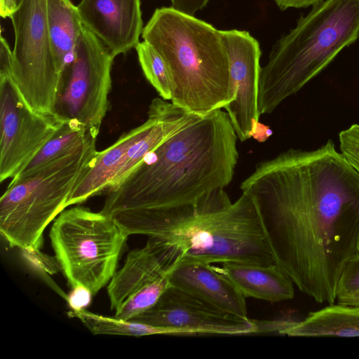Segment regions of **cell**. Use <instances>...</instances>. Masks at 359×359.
Returning a JSON list of instances; mask_svg holds the SVG:
<instances>
[{
    "mask_svg": "<svg viewBox=\"0 0 359 359\" xmlns=\"http://www.w3.org/2000/svg\"><path fill=\"white\" fill-rule=\"evenodd\" d=\"M49 237L68 283L72 287L84 286L95 294L116 271L128 235L109 216L76 206L55 219Z\"/></svg>",
    "mask_w": 359,
    "mask_h": 359,
    "instance_id": "cell-7",
    "label": "cell"
},
{
    "mask_svg": "<svg viewBox=\"0 0 359 359\" xmlns=\"http://www.w3.org/2000/svg\"><path fill=\"white\" fill-rule=\"evenodd\" d=\"M229 62L231 91L235 99L226 110L238 139L251 137L259 123L258 86L261 71L259 43L248 32L221 30Z\"/></svg>",
    "mask_w": 359,
    "mask_h": 359,
    "instance_id": "cell-12",
    "label": "cell"
},
{
    "mask_svg": "<svg viewBox=\"0 0 359 359\" xmlns=\"http://www.w3.org/2000/svg\"><path fill=\"white\" fill-rule=\"evenodd\" d=\"M276 4L281 11L290 8H306L313 6L323 0H273Z\"/></svg>",
    "mask_w": 359,
    "mask_h": 359,
    "instance_id": "cell-30",
    "label": "cell"
},
{
    "mask_svg": "<svg viewBox=\"0 0 359 359\" xmlns=\"http://www.w3.org/2000/svg\"><path fill=\"white\" fill-rule=\"evenodd\" d=\"M177 262L165 248L152 238L143 248L131 250L123 266L108 283L111 309L116 311L139 289L170 273Z\"/></svg>",
    "mask_w": 359,
    "mask_h": 359,
    "instance_id": "cell-16",
    "label": "cell"
},
{
    "mask_svg": "<svg viewBox=\"0 0 359 359\" xmlns=\"http://www.w3.org/2000/svg\"><path fill=\"white\" fill-rule=\"evenodd\" d=\"M149 151V147L140 126L123 134L107 149L97 151L70 195L67 208L105 194L129 175Z\"/></svg>",
    "mask_w": 359,
    "mask_h": 359,
    "instance_id": "cell-13",
    "label": "cell"
},
{
    "mask_svg": "<svg viewBox=\"0 0 359 359\" xmlns=\"http://www.w3.org/2000/svg\"><path fill=\"white\" fill-rule=\"evenodd\" d=\"M356 292H359V253L346 264L337 283V298Z\"/></svg>",
    "mask_w": 359,
    "mask_h": 359,
    "instance_id": "cell-25",
    "label": "cell"
},
{
    "mask_svg": "<svg viewBox=\"0 0 359 359\" xmlns=\"http://www.w3.org/2000/svg\"><path fill=\"white\" fill-rule=\"evenodd\" d=\"M76 7L82 25L114 57L140 42L144 29L141 0H81Z\"/></svg>",
    "mask_w": 359,
    "mask_h": 359,
    "instance_id": "cell-14",
    "label": "cell"
},
{
    "mask_svg": "<svg viewBox=\"0 0 359 359\" xmlns=\"http://www.w3.org/2000/svg\"><path fill=\"white\" fill-rule=\"evenodd\" d=\"M281 335L359 337V306L332 304L310 312L301 321L288 320Z\"/></svg>",
    "mask_w": 359,
    "mask_h": 359,
    "instance_id": "cell-18",
    "label": "cell"
},
{
    "mask_svg": "<svg viewBox=\"0 0 359 359\" xmlns=\"http://www.w3.org/2000/svg\"><path fill=\"white\" fill-rule=\"evenodd\" d=\"M23 0H0V14L9 18L21 5Z\"/></svg>",
    "mask_w": 359,
    "mask_h": 359,
    "instance_id": "cell-31",
    "label": "cell"
},
{
    "mask_svg": "<svg viewBox=\"0 0 359 359\" xmlns=\"http://www.w3.org/2000/svg\"><path fill=\"white\" fill-rule=\"evenodd\" d=\"M257 208L275 263L318 303L334 304L359 253V173L332 140L258 163L241 184Z\"/></svg>",
    "mask_w": 359,
    "mask_h": 359,
    "instance_id": "cell-1",
    "label": "cell"
},
{
    "mask_svg": "<svg viewBox=\"0 0 359 359\" xmlns=\"http://www.w3.org/2000/svg\"><path fill=\"white\" fill-rule=\"evenodd\" d=\"M99 132L76 121L63 122L53 135L14 178L25 177L51 161L77 149Z\"/></svg>",
    "mask_w": 359,
    "mask_h": 359,
    "instance_id": "cell-20",
    "label": "cell"
},
{
    "mask_svg": "<svg viewBox=\"0 0 359 359\" xmlns=\"http://www.w3.org/2000/svg\"><path fill=\"white\" fill-rule=\"evenodd\" d=\"M130 320L173 330L178 335L255 334L256 320L225 312L172 285L156 304Z\"/></svg>",
    "mask_w": 359,
    "mask_h": 359,
    "instance_id": "cell-11",
    "label": "cell"
},
{
    "mask_svg": "<svg viewBox=\"0 0 359 359\" xmlns=\"http://www.w3.org/2000/svg\"><path fill=\"white\" fill-rule=\"evenodd\" d=\"M0 181L16 177L63 122L39 113L21 95L12 75L0 76Z\"/></svg>",
    "mask_w": 359,
    "mask_h": 359,
    "instance_id": "cell-10",
    "label": "cell"
},
{
    "mask_svg": "<svg viewBox=\"0 0 359 359\" xmlns=\"http://www.w3.org/2000/svg\"><path fill=\"white\" fill-rule=\"evenodd\" d=\"M216 270L246 297L276 303L292 299L294 283L276 263L262 265L243 262L222 264Z\"/></svg>",
    "mask_w": 359,
    "mask_h": 359,
    "instance_id": "cell-17",
    "label": "cell"
},
{
    "mask_svg": "<svg viewBox=\"0 0 359 359\" xmlns=\"http://www.w3.org/2000/svg\"><path fill=\"white\" fill-rule=\"evenodd\" d=\"M142 72L158 95L170 101L173 81L170 67L163 56L149 43L140 42L135 48Z\"/></svg>",
    "mask_w": 359,
    "mask_h": 359,
    "instance_id": "cell-22",
    "label": "cell"
},
{
    "mask_svg": "<svg viewBox=\"0 0 359 359\" xmlns=\"http://www.w3.org/2000/svg\"><path fill=\"white\" fill-rule=\"evenodd\" d=\"M171 271L128 297L115 311L114 317L131 320L153 306L170 285Z\"/></svg>",
    "mask_w": 359,
    "mask_h": 359,
    "instance_id": "cell-23",
    "label": "cell"
},
{
    "mask_svg": "<svg viewBox=\"0 0 359 359\" xmlns=\"http://www.w3.org/2000/svg\"><path fill=\"white\" fill-rule=\"evenodd\" d=\"M68 316L78 318L93 334L123 335L142 337L153 334L178 335L177 332L164 327L152 326L130 320L116 317H106L90 312L86 309L71 310Z\"/></svg>",
    "mask_w": 359,
    "mask_h": 359,
    "instance_id": "cell-21",
    "label": "cell"
},
{
    "mask_svg": "<svg viewBox=\"0 0 359 359\" xmlns=\"http://www.w3.org/2000/svg\"><path fill=\"white\" fill-rule=\"evenodd\" d=\"M170 284L225 312L248 318L245 297L211 264L182 259L175 264Z\"/></svg>",
    "mask_w": 359,
    "mask_h": 359,
    "instance_id": "cell-15",
    "label": "cell"
},
{
    "mask_svg": "<svg viewBox=\"0 0 359 359\" xmlns=\"http://www.w3.org/2000/svg\"><path fill=\"white\" fill-rule=\"evenodd\" d=\"M142 37L165 60L173 81L170 102L203 116L235 99L221 30L172 7L156 8Z\"/></svg>",
    "mask_w": 359,
    "mask_h": 359,
    "instance_id": "cell-4",
    "label": "cell"
},
{
    "mask_svg": "<svg viewBox=\"0 0 359 359\" xmlns=\"http://www.w3.org/2000/svg\"><path fill=\"white\" fill-rule=\"evenodd\" d=\"M237 139L222 109L198 116L109 189L100 212L123 228L142 213L194 203L224 189L238 162Z\"/></svg>",
    "mask_w": 359,
    "mask_h": 359,
    "instance_id": "cell-2",
    "label": "cell"
},
{
    "mask_svg": "<svg viewBox=\"0 0 359 359\" xmlns=\"http://www.w3.org/2000/svg\"><path fill=\"white\" fill-rule=\"evenodd\" d=\"M339 151L359 173V123H353L339 134Z\"/></svg>",
    "mask_w": 359,
    "mask_h": 359,
    "instance_id": "cell-24",
    "label": "cell"
},
{
    "mask_svg": "<svg viewBox=\"0 0 359 359\" xmlns=\"http://www.w3.org/2000/svg\"><path fill=\"white\" fill-rule=\"evenodd\" d=\"M209 0H170L171 7L174 9L189 15L194 14L205 8Z\"/></svg>",
    "mask_w": 359,
    "mask_h": 359,
    "instance_id": "cell-29",
    "label": "cell"
},
{
    "mask_svg": "<svg viewBox=\"0 0 359 359\" xmlns=\"http://www.w3.org/2000/svg\"><path fill=\"white\" fill-rule=\"evenodd\" d=\"M9 18L15 33L13 80L31 108L53 115L60 73L48 31L46 0H23Z\"/></svg>",
    "mask_w": 359,
    "mask_h": 359,
    "instance_id": "cell-9",
    "label": "cell"
},
{
    "mask_svg": "<svg viewBox=\"0 0 359 359\" xmlns=\"http://www.w3.org/2000/svg\"><path fill=\"white\" fill-rule=\"evenodd\" d=\"M123 229L154 238L176 261L275 263L255 204L244 192L232 202L218 189L194 203L142 213Z\"/></svg>",
    "mask_w": 359,
    "mask_h": 359,
    "instance_id": "cell-3",
    "label": "cell"
},
{
    "mask_svg": "<svg viewBox=\"0 0 359 359\" xmlns=\"http://www.w3.org/2000/svg\"><path fill=\"white\" fill-rule=\"evenodd\" d=\"M22 251L24 252L25 257L33 263V264L48 273H55L60 269L55 257L50 258L48 255L42 254L40 250L35 251Z\"/></svg>",
    "mask_w": 359,
    "mask_h": 359,
    "instance_id": "cell-27",
    "label": "cell"
},
{
    "mask_svg": "<svg viewBox=\"0 0 359 359\" xmlns=\"http://www.w3.org/2000/svg\"><path fill=\"white\" fill-rule=\"evenodd\" d=\"M97 137L34 172L12 179L0 199V232L11 248L40 250L43 231L66 208L94 158Z\"/></svg>",
    "mask_w": 359,
    "mask_h": 359,
    "instance_id": "cell-6",
    "label": "cell"
},
{
    "mask_svg": "<svg viewBox=\"0 0 359 359\" xmlns=\"http://www.w3.org/2000/svg\"><path fill=\"white\" fill-rule=\"evenodd\" d=\"M46 20L50 43L60 75L74 57L83 25L71 0H46Z\"/></svg>",
    "mask_w": 359,
    "mask_h": 359,
    "instance_id": "cell-19",
    "label": "cell"
},
{
    "mask_svg": "<svg viewBox=\"0 0 359 359\" xmlns=\"http://www.w3.org/2000/svg\"><path fill=\"white\" fill-rule=\"evenodd\" d=\"M359 36V0H323L273 45L261 67L257 105L270 114Z\"/></svg>",
    "mask_w": 359,
    "mask_h": 359,
    "instance_id": "cell-5",
    "label": "cell"
},
{
    "mask_svg": "<svg viewBox=\"0 0 359 359\" xmlns=\"http://www.w3.org/2000/svg\"><path fill=\"white\" fill-rule=\"evenodd\" d=\"M13 76V51L7 41L1 36L0 40V76Z\"/></svg>",
    "mask_w": 359,
    "mask_h": 359,
    "instance_id": "cell-28",
    "label": "cell"
},
{
    "mask_svg": "<svg viewBox=\"0 0 359 359\" xmlns=\"http://www.w3.org/2000/svg\"><path fill=\"white\" fill-rule=\"evenodd\" d=\"M93 293L82 285L73 287L67 296V303L72 310L86 309L91 303Z\"/></svg>",
    "mask_w": 359,
    "mask_h": 359,
    "instance_id": "cell-26",
    "label": "cell"
},
{
    "mask_svg": "<svg viewBox=\"0 0 359 359\" xmlns=\"http://www.w3.org/2000/svg\"><path fill=\"white\" fill-rule=\"evenodd\" d=\"M337 300L338 304L359 306V292L338 297Z\"/></svg>",
    "mask_w": 359,
    "mask_h": 359,
    "instance_id": "cell-32",
    "label": "cell"
},
{
    "mask_svg": "<svg viewBox=\"0 0 359 359\" xmlns=\"http://www.w3.org/2000/svg\"><path fill=\"white\" fill-rule=\"evenodd\" d=\"M114 57L83 25L74 59L60 75L53 116L100 132L108 111Z\"/></svg>",
    "mask_w": 359,
    "mask_h": 359,
    "instance_id": "cell-8",
    "label": "cell"
}]
</instances>
